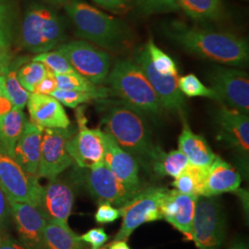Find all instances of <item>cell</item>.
<instances>
[{
  "mask_svg": "<svg viewBox=\"0 0 249 249\" xmlns=\"http://www.w3.org/2000/svg\"><path fill=\"white\" fill-rule=\"evenodd\" d=\"M164 31L170 39L189 53L223 66L246 68L249 62L247 39L227 32L172 21Z\"/></svg>",
  "mask_w": 249,
  "mask_h": 249,
  "instance_id": "obj_1",
  "label": "cell"
},
{
  "mask_svg": "<svg viewBox=\"0 0 249 249\" xmlns=\"http://www.w3.org/2000/svg\"><path fill=\"white\" fill-rule=\"evenodd\" d=\"M104 104L102 124L105 132L109 134L124 151L150 168L160 150L155 146L147 120L142 113L122 101Z\"/></svg>",
  "mask_w": 249,
  "mask_h": 249,
  "instance_id": "obj_2",
  "label": "cell"
},
{
  "mask_svg": "<svg viewBox=\"0 0 249 249\" xmlns=\"http://www.w3.org/2000/svg\"><path fill=\"white\" fill-rule=\"evenodd\" d=\"M64 6L80 38L114 52L127 45L129 33L124 21L81 0H71Z\"/></svg>",
  "mask_w": 249,
  "mask_h": 249,
  "instance_id": "obj_3",
  "label": "cell"
},
{
  "mask_svg": "<svg viewBox=\"0 0 249 249\" xmlns=\"http://www.w3.org/2000/svg\"><path fill=\"white\" fill-rule=\"evenodd\" d=\"M110 94L143 115L158 116L160 102L140 66L131 60H117L107 76Z\"/></svg>",
  "mask_w": 249,
  "mask_h": 249,
  "instance_id": "obj_4",
  "label": "cell"
},
{
  "mask_svg": "<svg viewBox=\"0 0 249 249\" xmlns=\"http://www.w3.org/2000/svg\"><path fill=\"white\" fill-rule=\"evenodd\" d=\"M20 37L23 46L32 53L51 51L65 38L64 20L46 6L31 5L23 17Z\"/></svg>",
  "mask_w": 249,
  "mask_h": 249,
  "instance_id": "obj_5",
  "label": "cell"
},
{
  "mask_svg": "<svg viewBox=\"0 0 249 249\" xmlns=\"http://www.w3.org/2000/svg\"><path fill=\"white\" fill-rule=\"evenodd\" d=\"M226 217L216 196H197L192 241L197 249H221L226 236Z\"/></svg>",
  "mask_w": 249,
  "mask_h": 249,
  "instance_id": "obj_6",
  "label": "cell"
},
{
  "mask_svg": "<svg viewBox=\"0 0 249 249\" xmlns=\"http://www.w3.org/2000/svg\"><path fill=\"white\" fill-rule=\"evenodd\" d=\"M165 191L164 187L142 189L129 201L120 207V216L123 221L114 240L126 241L141 225L162 220L160 206Z\"/></svg>",
  "mask_w": 249,
  "mask_h": 249,
  "instance_id": "obj_7",
  "label": "cell"
},
{
  "mask_svg": "<svg viewBox=\"0 0 249 249\" xmlns=\"http://www.w3.org/2000/svg\"><path fill=\"white\" fill-rule=\"evenodd\" d=\"M73 69L95 85L106 82L112 67L110 54L86 41H73L58 45V49Z\"/></svg>",
  "mask_w": 249,
  "mask_h": 249,
  "instance_id": "obj_8",
  "label": "cell"
},
{
  "mask_svg": "<svg viewBox=\"0 0 249 249\" xmlns=\"http://www.w3.org/2000/svg\"><path fill=\"white\" fill-rule=\"evenodd\" d=\"M211 89L219 103L244 114H249V74L231 67L216 66L209 73Z\"/></svg>",
  "mask_w": 249,
  "mask_h": 249,
  "instance_id": "obj_9",
  "label": "cell"
},
{
  "mask_svg": "<svg viewBox=\"0 0 249 249\" xmlns=\"http://www.w3.org/2000/svg\"><path fill=\"white\" fill-rule=\"evenodd\" d=\"M38 178L26 173L0 147V187L9 200L38 207L42 191Z\"/></svg>",
  "mask_w": 249,
  "mask_h": 249,
  "instance_id": "obj_10",
  "label": "cell"
},
{
  "mask_svg": "<svg viewBox=\"0 0 249 249\" xmlns=\"http://www.w3.org/2000/svg\"><path fill=\"white\" fill-rule=\"evenodd\" d=\"M75 133L68 128H44L37 176L51 180L71 166L73 160L67 150V143Z\"/></svg>",
  "mask_w": 249,
  "mask_h": 249,
  "instance_id": "obj_11",
  "label": "cell"
},
{
  "mask_svg": "<svg viewBox=\"0 0 249 249\" xmlns=\"http://www.w3.org/2000/svg\"><path fill=\"white\" fill-rule=\"evenodd\" d=\"M78 130L72 135L67 143L73 162L80 168L89 169L104 160L105 144L103 130L100 128H89L83 109L77 112Z\"/></svg>",
  "mask_w": 249,
  "mask_h": 249,
  "instance_id": "obj_12",
  "label": "cell"
},
{
  "mask_svg": "<svg viewBox=\"0 0 249 249\" xmlns=\"http://www.w3.org/2000/svg\"><path fill=\"white\" fill-rule=\"evenodd\" d=\"M218 140L235 151L248 163L249 153V116L221 106L215 113Z\"/></svg>",
  "mask_w": 249,
  "mask_h": 249,
  "instance_id": "obj_13",
  "label": "cell"
},
{
  "mask_svg": "<svg viewBox=\"0 0 249 249\" xmlns=\"http://www.w3.org/2000/svg\"><path fill=\"white\" fill-rule=\"evenodd\" d=\"M136 61L159 99L160 107L171 112L182 113L186 107L184 95L178 87L179 76H166L157 71L151 64L150 55L144 45L136 54Z\"/></svg>",
  "mask_w": 249,
  "mask_h": 249,
  "instance_id": "obj_14",
  "label": "cell"
},
{
  "mask_svg": "<svg viewBox=\"0 0 249 249\" xmlns=\"http://www.w3.org/2000/svg\"><path fill=\"white\" fill-rule=\"evenodd\" d=\"M75 201V188L68 181L57 178L49 180L41 191L39 210L46 222L68 224Z\"/></svg>",
  "mask_w": 249,
  "mask_h": 249,
  "instance_id": "obj_15",
  "label": "cell"
},
{
  "mask_svg": "<svg viewBox=\"0 0 249 249\" xmlns=\"http://www.w3.org/2000/svg\"><path fill=\"white\" fill-rule=\"evenodd\" d=\"M103 139L105 144L104 162L124 187L134 194H138L142 190L138 160L130 153L122 149L116 141L104 130Z\"/></svg>",
  "mask_w": 249,
  "mask_h": 249,
  "instance_id": "obj_16",
  "label": "cell"
},
{
  "mask_svg": "<svg viewBox=\"0 0 249 249\" xmlns=\"http://www.w3.org/2000/svg\"><path fill=\"white\" fill-rule=\"evenodd\" d=\"M86 184L90 195L100 203L108 202L118 208L137 195L130 192L112 174L104 160L89 168Z\"/></svg>",
  "mask_w": 249,
  "mask_h": 249,
  "instance_id": "obj_17",
  "label": "cell"
},
{
  "mask_svg": "<svg viewBox=\"0 0 249 249\" xmlns=\"http://www.w3.org/2000/svg\"><path fill=\"white\" fill-rule=\"evenodd\" d=\"M9 201L19 243L26 249H44V232L47 222L39 208L25 202Z\"/></svg>",
  "mask_w": 249,
  "mask_h": 249,
  "instance_id": "obj_18",
  "label": "cell"
},
{
  "mask_svg": "<svg viewBox=\"0 0 249 249\" xmlns=\"http://www.w3.org/2000/svg\"><path fill=\"white\" fill-rule=\"evenodd\" d=\"M197 196L186 195L178 190L166 189L160 201L162 220L182 232L188 241H192V226Z\"/></svg>",
  "mask_w": 249,
  "mask_h": 249,
  "instance_id": "obj_19",
  "label": "cell"
},
{
  "mask_svg": "<svg viewBox=\"0 0 249 249\" xmlns=\"http://www.w3.org/2000/svg\"><path fill=\"white\" fill-rule=\"evenodd\" d=\"M26 107L33 123L43 128H68L71 120L62 105L51 95L32 92Z\"/></svg>",
  "mask_w": 249,
  "mask_h": 249,
  "instance_id": "obj_20",
  "label": "cell"
},
{
  "mask_svg": "<svg viewBox=\"0 0 249 249\" xmlns=\"http://www.w3.org/2000/svg\"><path fill=\"white\" fill-rule=\"evenodd\" d=\"M44 128L27 121L13 151V158L30 175L37 176Z\"/></svg>",
  "mask_w": 249,
  "mask_h": 249,
  "instance_id": "obj_21",
  "label": "cell"
},
{
  "mask_svg": "<svg viewBox=\"0 0 249 249\" xmlns=\"http://www.w3.org/2000/svg\"><path fill=\"white\" fill-rule=\"evenodd\" d=\"M242 178L239 172L221 157L216 156L208 170L201 196H217L236 192L240 187Z\"/></svg>",
  "mask_w": 249,
  "mask_h": 249,
  "instance_id": "obj_22",
  "label": "cell"
},
{
  "mask_svg": "<svg viewBox=\"0 0 249 249\" xmlns=\"http://www.w3.org/2000/svg\"><path fill=\"white\" fill-rule=\"evenodd\" d=\"M178 150L185 154L189 163L202 167H210L217 156L204 138L194 133L186 121L178 138Z\"/></svg>",
  "mask_w": 249,
  "mask_h": 249,
  "instance_id": "obj_23",
  "label": "cell"
},
{
  "mask_svg": "<svg viewBox=\"0 0 249 249\" xmlns=\"http://www.w3.org/2000/svg\"><path fill=\"white\" fill-rule=\"evenodd\" d=\"M44 249H87V244L69 224L47 222L44 232Z\"/></svg>",
  "mask_w": 249,
  "mask_h": 249,
  "instance_id": "obj_24",
  "label": "cell"
},
{
  "mask_svg": "<svg viewBox=\"0 0 249 249\" xmlns=\"http://www.w3.org/2000/svg\"><path fill=\"white\" fill-rule=\"evenodd\" d=\"M26 122L23 110L17 107H13L0 119V147L10 156H13L14 148Z\"/></svg>",
  "mask_w": 249,
  "mask_h": 249,
  "instance_id": "obj_25",
  "label": "cell"
},
{
  "mask_svg": "<svg viewBox=\"0 0 249 249\" xmlns=\"http://www.w3.org/2000/svg\"><path fill=\"white\" fill-rule=\"evenodd\" d=\"M178 9L196 21H213L223 17L222 0H177Z\"/></svg>",
  "mask_w": 249,
  "mask_h": 249,
  "instance_id": "obj_26",
  "label": "cell"
},
{
  "mask_svg": "<svg viewBox=\"0 0 249 249\" xmlns=\"http://www.w3.org/2000/svg\"><path fill=\"white\" fill-rule=\"evenodd\" d=\"M26 62L27 59L24 57H18L13 60L10 59L9 64L1 72V75L5 78L6 91L13 104V107L21 110L26 107L28 99L32 93L20 85L18 79V69Z\"/></svg>",
  "mask_w": 249,
  "mask_h": 249,
  "instance_id": "obj_27",
  "label": "cell"
},
{
  "mask_svg": "<svg viewBox=\"0 0 249 249\" xmlns=\"http://www.w3.org/2000/svg\"><path fill=\"white\" fill-rule=\"evenodd\" d=\"M208 170L209 167L196 166L188 163L187 168L178 178H175L172 185L176 190L182 194L201 196L208 176Z\"/></svg>",
  "mask_w": 249,
  "mask_h": 249,
  "instance_id": "obj_28",
  "label": "cell"
},
{
  "mask_svg": "<svg viewBox=\"0 0 249 249\" xmlns=\"http://www.w3.org/2000/svg\"><path fill=\"white\" fill-rule=\"evenodd\" d=\"M189 161L180 150L169 152L160 151L151 163V168L157 177L176 178L187 168Z\"/></svg>",
  "mask_w": 249,
  "mask_h": 249,
  "instance_id": "obj_29",
  "label": "cell"
},
{
  "mask_svg": "<svg viewBox=\"0 0 249 249\" xmlns=\"http://www.w3.org/2000/svg\"><path fill=\"white\" fill-rule=\"evenodd\" d=\"M50 95L56 99L62 106L70 108H77L80 105L88 103L92 100L99 101L102 99H107L111 94L107 87H101V89L94 92L56 89Z\"/></svg>",
  "mask_w": 249,
  "mask_h": 249,
  "instance_id": "obj_30",
  "label": "cell"
},
{
  "mask_svg": "<svg viewBox=\"0 0 249 249\" xmlns=\"http://www.w3.org/2000/svg\"><path fill=\"white\" fill-rule=\"evenodd\" d=\"M178 87L183 95L187 97H206L219 103L218 96L210 87H207L195 74H187L178 78Z\"/></svg>",
  "mask_w": 249,
  "mask_h": 249,
  "instance_id": "obj_31",
  "label": "cell"
},
{
  "mask_svg": "<svg viewBox=\"0 0 249 249\" xmlns=\"http://www.w3.org/2000/svg\"><path fill=\"white\" fill-rule=\"evenodd\" d=\"M150 55L151 64L157 71L166 76H179L178 67L169 54L164 53L151 39L145 45Z\"/></svg>",
  "mask_w": 249,
  "mask_h": 249,
  "instance_id": "obj_32",
  "label": "cell"
},
{
  "mask_svg": "<svg viewBox=\"0 0 249 249\" xmlns=\"http://www.w3.org/2000/svg\"><path fill=\"white\" fill-rule=\"evenodd\" d=\"M47 72L48 70L42 63L36 61L24 63L18 69V81L24 89L29 92H33L35 87L45 78Z\"/></svg>",
  "mask_w": 249,
  "mask_h": 249,
  "instance_id": "obj_33",
  "label": "cell"
},
{
  "mask_svg": "<svg viewBox=\"0 0 249 249\" xmlns=\"http://www.w3.org/2000/svg\"><path fill=\"white\" fill-rule=\"evenodd\" d=\"M57 89L80 91H97L101 89L97 85L81 76L77 71L66 74H54Z\"/></svg>",
  "mask_w": 249,
  "mask_h": 249,
  "instance_id": "obj_34",
  "label": "cell"
},
{
  "mask_svg": "<svg viewBox=\"0 0 249 249\" xmlns=\"http://www.w3.org/2000/svg\"><path fill=\"white\" fill-rule=\"evenodd\" d=\"M32 61L44 64L46 69L53 72V74H66L76 71L67 57L59 50L37 53L32 58Z\"/></svg>",
  "mask_w": 249,
  "mask_h": 249,
  "instance_id": "obj_35",
  "label": "cell"
},
{
  "mask_svg": "<svg viewBox=\"0 0 249 249\" xmlns=\"http://www.w3.org/2000/svg\"><path fill=\"white\" fill-rule=\"evenodd\" d=\"M138 8L146 14L167 13L178 10L177 0H135Z\"/></svg>",
  "mask_w": 249,
  "mask_h": 249,
  "instance_id": "obj_36",
  "label": "cell"
},
{
  "mask_svg": "<svg viewBox=\"0 0 249 249\" xmlns=\"http://www.w3.org/2000/svg\"><path fill=\"white\" fill-rule=\"evenodd\" d=\"M12 42V23L8 3L0 5V46L9 49Z\"/></svg>",
  "mask_w": 249,
  "mask_h": 249,
  "instance_id": "obj_37",
  "label": "cell"
},
{
  "mask_svg": "<svg viewBox=\"0 0 249 249\" xmlns=\"http://www.w3.org/2000/svg\"><path fill=\"white\" fill-rule=\"evenodd\" d=\"M119 217H120L119 209H116L113 205L108 202L100 203V206L94 215V219L96 223H101V224L114 223Z\"/></svg>",
  "mask_w": 249,
  "mask_h": 249,
  "instance_id": "obj_38",
  "label": "cell"
},
{
  "mask_svg": "<svg viewBox=\"0 0 249 249\" xmlns=\"http://www.w3.org/2000/svg\"><path fill=\"white\" fill-rule=\"evenodd\" d=\"M80 238L84 243L89 244L90 249H100L107 244L109 237L103 228H94L82 234Z\"/></svg>",
  "mask_w": 249,
  "mask_h": 249,
  "instance_id": "obj_39",
  "label": "cell"
},
{
  "mask_svg": "<svg viewBox=\"0 0 249 249\" xmlns=\"http://www.w3.org/2000/svg\"><path fill=\"white\" fill-rule=\"evenodd\" d=\"M96 5L103 9L116 14L127 12L132 5V0H92Z\"/></svg>",
  "mask_w": 249,
  "mask_h": 249,
  "instance_id": "obj_40",
  "label": "cell"
},
{
  "mask_svg": "<svg viewBox=\"0 0 249 249\" xmlns=\"http://www.w3.org/2000/svg\"><path fill=\"white\" fill-rule=\"evenodd\" d=\"M56 89H57V87H56V81H55L54 74L53 72L48 71L45 78L35 87L33 92L39 93V94L50 95Z\"/></svg>",
  "mask_w": 249,
  "mask_h": 249,
  "instance_id": "obj_41",
  "label": "cell"
},
{
  "mask_svg": "<svg viewBox=\"0 0 249 249\" xmlns=\"http://www.w3.org/2000/svg\"><path fill=\"white\" fill-rule=\"evenodd\" d=\"M11 210L9 198L0 187V229H5L11 220Z\"/></svg>",
  "mask_w": 249,
  "mask_h": 249,
  "instance_id": "obj_42",
  "label": "cell"
},
{
  "mask_svg": "<svg viewBox=\"0 0 249 249\" xmlns=\"http://www.w3.org/2000/svg\"><path fill=\"white\" fill-rule=\"evenodd\" d=\"M13 107V104L6 91L5 78L0 74V119L8 114Z\"/></svg>",
  "mask_w": 249,
  "mask_h": 249,
  "instance_id": "obj_43",
  "label": "cell"
},
{
  "mask_svg": "<svg viewBox=\"0 0 249 249\" xmlns=\"http://www.w3.org/2000/svg\"><path fill=\"white\" fill-rule=\"evenodd\" d=\"M0 249H26L20 243L17 241L5 237L3 239H0Z\"/></svg>",
  "mask_w": 249,
  "mask_h": 249,
  "instance_id": "obj_44",
  "label": "cell"
},
{
  "mask_svg": "<svg viewBox=\"0 0 249 249\" xmlns=\"http://www.w3.org/2000/svg\"><path fill=\"white\" fill-rule=\"evenodd\" d=\"M10 59H11V55L9 54V49H6L0 46V74L6 68V66L9 64Z\"/></svg>",
  "mask_w": 249,
  "mask_h": 249,
  "instance_id": "obj_45",
  "label": "cell"
},
{
  "mask_svg": "<svg viewBox=\"0 0 249 249\" xmlns=\"http://www.w3.org/2000/svg\"><path fill=\"white\" fill-rule=\"evenodd\" d=\"M108 249H131L128 244L124 240H114L108 247Z\"/></svg>",
  "mask_w": 249,
  "mask_h": 249,
  "instance_id": "obj_46",
  "label": "cell"
},
{
  "mask_svg": "<svg viewBox=\"0 0 249 249\" xmlns=\"http://www.w3.org/2000/svg\"><path fill=\"white\" fill-rule=\"evenodd\" d=\"M229 249H249V245L246 241L242 240L240 238H237L233 241L230 245Z\"/></svg>",
  "mask_w": 249,
  "mask_h": 249,
  "instance_id": "obj_47",
  "label": "cell"
},
{
  "mask_svg": "<svg viewBox=\"0 0 249 249\" xmlns=\"http://www.w3.org/2000/svg\"><path fill=\"white\" fill-rule=\"evenodd\" d=\"M45 1H47L53 5H65L66 3H68L71 0H45Z\"/></svg>",
  "mask_w": 249,
  "mask_h": 249,
  "instance_id": "obj_48",
  "label": "cell"
},
{
  "mask_svg": "<svg viewBox=\"0 0 249 249\" xmlns=\"http://www.w3.org/2000/svg\"><path fill=\"white\" fill-rule=\"evenodd\" d=\"M7 3V1L6 0H0V5H2V4H6Z\"/></svg>",
  "mask_w": 249,
  "mask_h": 249,
  "instance_id": "obj_49",
  "label": "cell"
},
{
  "mask_svg": "<svg viewBox=\"0 0 249 249\" xmlns=\"http://www.w3.org/2000/svg\"><path fill=\"white\" fill-rule=\"evenodd\" d=\"M100 249H108V247H105V246H104V247H102Z\"/></svg>",
  "mask_w": 249,
  "mask_h": 249,
  "instance_id": "obj_50",
  "label": "cell"
}]
</instances>
